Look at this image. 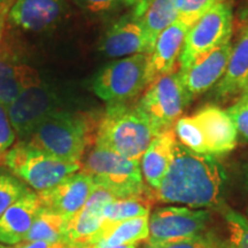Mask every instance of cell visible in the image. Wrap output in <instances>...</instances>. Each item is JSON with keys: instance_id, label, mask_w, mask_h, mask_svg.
<instances>
[{"instance_id": "cell-3", "label": "cell", "mask_w": 248, "mask_h": 248, "mask_svg": "<svg viewBox=\"0 0 248 248\" xmlns=\"http://www.w3.org/2000/svg\"><path fill=\"white\" fill-rule=\"evenodd\" d=\"M155 136L137 102L109 104L98 122L94 146L140 161Z\"/></svg>"}, {"instance_id": "cell-35", "label": "cell", "mask_w": 248, "mask_h": 248, "mask_svg": "<svg viewBox=\"0 0 248 248\" xmlns=\"http://www.w3.org/2000/svg\"><path fill=\"white\" fill-rule=\"evenodd\" d=\"M15 0H11V1L7 2V4L0 7V44H1L2 37H4V32L6 29V23L8 22V14L9 9H11L12 5L14 4Z\"/></svg>"}, {"instance_id": "cell-8", "label": "cell", "mask_w": 248, "mask_h": 248, "mask_svg": "<svg viewBox=\"0 0 248 248\" xmlns=\"http://www.w3.org/2000/svg\"><path fill=\"white\" fill-rule=\"evenodd\" d=\"M233 8L229 1L215 6L188 29L179 57V70L195 59L231 40L233 31Z\"/></svg>"}, {"instance_id": "cell-31", "label": "cell", "mask_w": 248, "mask_h": 248, "mask_svg": "<svg viewBox=\"0 0 248 248\" xmlns=\"http://www.w3.org/2000/svg\"><path fill=\"white\" fill-rule=\"evenodd\" d=\"M140 248H224L223 240L215 232L210 230L200 237L192 239L171 241L163 244H148L147 241Z\"/></svg>"}, {"instance_id": "cell-15", "label": "cell", "mask_w": 248, "mask_h": 248, "mask_svg": "<svg viewBox=\"0 0 248 248\" xmlns=\"http://www.w3.org/2000/svg\"><path fill=\"white\" fill-rule=\"evenodd\" d=\"M193 116L202 130L209 155L219 156L234 150L238 144V132L228 111L215 105H208Z\"/></svg>"}, {"instance_id": "cell-6", "label": "cell", "mask_w": 248, "mask_h": 248, "mask_svg": "<svg viewBox=\"0 0 248 248\" xmlns=\"http://www.w3.org/2000/svg\"><path fill=\"white\" fill-rule=\"evenodd\" d=\"M147 61V54H135L110 62L93 77L92 91L108 105L130 102L146 89Z\"/></svg>"}, {"instance_id": "cell-14", "label": "cell", "mask_w": 248, "mask_h": 248, "mask_svg": "<svg viewBox=\"0 0 248 248\" xmlns=\"http://www.w3.org/2000/svg\"><path fill=\"white\" fill-rule=\"evenodd\" d=\"M66 8V0H15L8 22L21 30L40 32L60 22Z\"/></svg>"}, {"instance_id": "cell-38", "label": "cell", "mask_w": 248, "mask_h": 248, "mask_svg": "<svg viewBox=\"0 0 248 248\" xmlns=\"http://www.w3.org/2000/svg\"><path fill=\"white\" fill-rule=\"evenodd\" d=\"M94 248H137V245H119V246H108L105 243L98 241V243L92 244Z\"/></svg>"}, {"instance_id": "cell-11", "label": "cell", "mask_w": 248, "mask_h": 248, "mask_svg": "<svg viewBox=\"0 0 248 248\" xmlns=\"http://www.w3.org/2000/svg\"><path fill=\"white\" fill-rule=\"evenodd\" d=\"M154 44L140 17L130 13L121 17L105 31L99 49L108 58H125L135 54L150 55Z\"/></svg>"}, {"instance_id": "cell-9", "label": "cell", "mask_w": 248, "mask_h": 248, "mask_svg": "<svg viewBox=\"0 0 248 248\" xmlns=\"http://www.w3.org/2000/svg\"><path fill=\"white\" fill-rule=\"evenodd\" d=\"M212 213L185 206H164L150 214L148 244L192 239L210 231Z\"/></svg>"}, {"instance_id": "cell-7", "label": "cell", "mask_w": 248, "mask_h": 248, "mask_svg": "<svg viewBox=\"0 0 248 248\" xmlns=\"http://www.w3.org/2000/svg\"><path fill=\"white\" fill-rule=\"evenodd\" d=\"M191 100L179 71H172L151 83L137 105L157 135L175 126Z\"/></svg>"}, {"instance_id": "cell-40", "label": "cell", "mask_w": 248, "mask_h": 248, "mask_svg": "<svg viewBox=\"0 0 248 248\" xmlns=\"http://www.w3.org/2000/svg\"><path fill=\"white\" fill-rule=\"evenodd\" d=\"M241 99H244V100L248 101V84L245 86V89L243 90V92H241V95H240Z\"/></svg>"}, {"instance_id": "cell-23", "label": "cell", "mask_w": 248, "mask_h": 248, "mask_svg": "<svg viewBox=\"0 0 248 248\" xmlns=\"http://www.w3.org/2000/svg\"><path fill=\"white\" fill-rule=\"evenodd\" d=\"M69 219L42 207L24 241L67 244V228Z\"/></svg>"}, {"instance_id": "cell-37", "label": "cell", "mask_w": 248, "mask_h": 248, "mask_svg": "<svg viewBox=\"0 0 248 248\" xmlns=\"http://www.w3.org/2000/svg\"><path fill=\"white\" fill-rule=\"evenodd\" d=\"M241 181H243V186L248 193V161H246L241 167Z\"/></svg>"}, {"instance_id": "cell-25", "label": "cell", "mask_w": 248, "mask_h": 248, "mask_svg": "<svg viewBox=\"0 0 248 248\" xmlns=\"http://www.w3.org/2000/svg\"><path fill=\"white\" fill-rule=\"evenodd\" d=\"M154 199L151 195L115 199L105 207L102 217L104 222L115 223L137 217L150 216L151 202Z\"/></svg>"}, {"instance_id": "cell-19", "label": "cell", "mask_w": 248, "mask_h": 248, "mask_svg": "<svg viewBox=\"0 0 248 248\" xmlns=\"http://www.w3.org/2000/svg\"><path fill=\"white\" fill-rule=\"evenodd\" d=\"M40 209L38 193L33 191L12 204L0 217V243L14 246L24 241Z\"/></svg>"}, {"instance_id": "cell-39", "label": "cell", "mask_w": 248, "mask_h": 248, "mask_svg": "<svg viewBox=\"0 0 248 248\" xmlns=\"http://www.w3.org/2000/svg\"><path fill=\"white\" fill-rule=\"evenodd\" d=\"M239 16H240L241 22L245 24L248 22V0H245L243 8H241V11H240Z\"/></svg>"}, {"instance_id": "cell-2", "label": "cell", "mask_w": 248, "mask_h": 248, "mask_svg": "<svg viewBox=\"0 0 248 248\" xmlns=\"http://www.w3.org/2000/svg\"><path fill=\"white\" fill-rule=\"evenodd\" d=\"M97 126L89 114L62 109L43 121L24 141L61 160L82 164L90 145L94 144Z\"/></svg>"}, {"instance_id": "cell-24", "label": "cell", "mask_w": 248, "mask_h": 248, "mask_svg": "<svg viewBox=\"0 0 248 248\" xmlns=\"http://www.w3.org/2000/svg\"><path fill=\"white\" fill-rule=\"evenodd\" d=\"M140 20L155 45L160 33L178 20L177 0H153Z\"/></svg>"}, {"instance_id": "cell-18", "label": "cell", "mask_w": 248, "mask_h": 248, "mask_svg": "<svg viewBox=\"0 0 248 248\" xmlns=\"http://www.w3.org/2000/svg\"><path fill=\"white\" fill-rule=\"evenodd\" d=\"M40 83L35 68L11 52H0V102L6 108L24 91Z\"/></svg>"}, {"instance_id": "cell-1", "label": "cell", "mask_w": 248, "mask_h": 248, "mask_svg": "<svg viewBox=\"0 0 248 248\" xmlns=\"http://www.w3.org/2000/svg\"><path fill=\"white\" fill-rule=\"evenodd\" d=\"M228 176L217 159L186 148L177 140L175 154L154 199L193 209H218L225 206Z\"/></svg>"}, {"instance_id": "cell-41", "label": "cell", "mask_w": 248, "mask_h": 248, "mask_svg": "<svg viewBox=\"0 0 248 248\" xmlns=\"http://www.w3.org/2000/svg\"><path fill=\"white\" fill-rule=\"evenodd\" d=\"M9 1H11V0H0V7H2V6L6 5Z\"/></svg>"}, {"instance_id": "cell-27", "label": "cell", "mask_w": 248, "mask_h": 248, "mask_svg": "<svg viewBox=\"0 0 248 248\" xmlns=\"http://www.w3.org/2000/svg\"><path fill=\"white\" fill-rule=\"evenodd\" d=\"M176 137L182 145L192 152L199 154H208L202 130L194 116H183L173 126Z\"/></svg>"}, {"instance_id": "cell-17", "label": "cell", "mask_w": 248, "mask_h": 248, "mask_svg": "<svg viewBox=\"0 0 248 248\" xmlns=\"http://www.w3.org/2000/svg\"><path fill=\"white\" fill-rule=\"evenodd\" d=\"M190 27L183 21H175L171 26L160 33L152 53L148 55L146 83L147 86L155 79L172 73L179 61L184 40Z\"/></svg>"}, {"instance_id": "cell-36", "label": "cell", "mask_w": 248, "mask_h": 248, "mask_svg": "<svg viewBox=\"0 0 248 248\" xmlns=\"http://www.w3.org/2000/svg\"><path fill=\"white\" fill-rule=\"evenodd\" d=\"M153 0H138V4L135 8L132 9V15L136 17H141L144 15L146 9L150 7V5L152 4Z\"/></svg>"}, {"instance_id": "cell-20", "label": "cell", "mask_w": 248, "mask_h": 248, "mask_svg": "<svg viewBox=\"0 0 248 248\" xmlns=\"http://www.w3.org/2000/svg\"><path fill=\"white\" fill-rule=\"evenodd\" d=\"M175 130L168 129L157 133L151 141L140 160V168L145 184L152 192L160 187L161 182L168 171L175 154Z\"/></svg>"}, {"instance_id": "cell-28", "label": "cell", "mask_w": 248, "mask_h": 248, "mask_svg": "<svg viewBox=\"0 0 248 248\" xmlns=\"http://www.w3.org/2000/svg\"><path fill=\"white\" fill-rule=\"evenodd\" d=\"M30 191L28 185L8 169L0 168V217L12 204Z\"/></svg>"}, {"instance_id": "cell-42", "label": "cell", "mask_w": 248, "mask_h": 248, "mask_svg": "<svg viewBox=\"0 0 248 248\" xmlns=\"http://www.w3.org/2000/svg\"><path fill=\"white\" fill-rule=\"evenodd\" d=\"M75 248H94L92 245H84V246H76Z\"/></svg>"}, {"instance_id": "cell-22", "label": "cell", "mask_w": 248, "mask_h": 248, "mask_svg": "<svg viewBox=\"0 0 248 248\" xmlns=\"http://www.w3.org/2000/svg\"><path fill=\"white\" fill-rule=\"evenodd\" d=\"M150 237V216L137 217L122 222H104L100 231L93 237L90 245L105 243L108 246L138 245L146 243Z\"/></svg>"}, {"instance_id": "cell-21", "label": "cell", "mask_w": 248, "mask_h": 248, "mask_svg": "<svg viewBox=\"0 0 248 248\" xmlns=\"http://www.w3.org/2000/svg\"><path fill=\"white\" fill-rule=\"evenodd\" d=\"M248 84V22L245 24L244 30L238 42L232 48L230 60L225 75L215 86V95L217 99L228 97L243 92Z\"/></svg>"}, {"instance_id": "cell-43", "label": "cell", "mask_w": 248, "mask_h": 248, "mask_svg": "<svg viewBox=\"0 0 248 248\" xmlns=\"http://www.w3.org/2000/svg\"><path fill=\"white\" fill-rule=\"evenodd\" d=\"M0 248H11V247H6V246H4V245L0 244Z\"/></svg>"}, {"instance_id": "cell-30", "label": "cell", "mask_w": 248, "mask_h": 248, "mask_svg": "<svg viewBox=\"0 0 248 248\" xmlns=\"http://www.w3.org/2000/svg\"><path fill=\"white\" fill-rule=\"evenodd\" d=\"M77 7L93 15H107L122 11L124 8H135L138 0H71Z\"/></svg>"}, {"instance_id": "cell-44", "label": "cell", "mask_w": 248, "mask_h": 248, "mask_svg": "<svg viewBox=\"0 0 248 248\" xmlns=\"http://www.w3.org/2000/svg\"><path fill=\"white\" fill-rule=\"evenodd\" d=\"M246 216L248 217V207H247V209H246Z\"/></svg>"}, {"instance_id": "cell-26", "label": "cell", "mask_w": 248, "mask_h": 248, "mask_svg": "<svg viewBox=\"0 0 248 248\" xmlns=\"http://www.w3.org/2000/svg\"><path fill=\"white\" fill-rule=\"evenodd\" d=\"M225 223V238H222L224 248H248V217L228 204L221 209Z\"/></svg>"}, {"instance_id": "cell-4", "label": "cell", "mask_w": 248, "mask_h": 248, "mask_svg": "<svg viewBox=\"0 0 248 248\" xmlns=\"http://www.w3.org/2000/svg\"><path fill=\"white\" fill-rule=\"evenodd\" d=\"M80 170L89 175L95 185L110 192L116 199L153 197V192L144 182L140 161L130 160L111 151L94 146L82 162Z\"/></svg>"}, {"instance_id": "cell-10", "label": "cell", "mask_w": 248, "mask_h": 248, "mask_svg": "<svg viewBox=\"0 0 248 248\" xmlns=\"http://www.w3.org/2000/svg\"><path fill=\"white\" fill-rule=\"evenodd\" d=\"M59 110H62L60 95L43 83L28 89L7 108L9 121L21 141L27 140L43 121Z\"/></svg>"}, {"instance_id": "cell-29", "label": "cell", "mask_w": 248, "mask_h": 248, "mask_svg": "<svg viewBox=\"0 0 248 248\" xmlns=\"http://www.w3.org/2000/svg\"><path fill=\"white\" fill-rule=\"evenodd\" d=\"M229 0H177L178 20L192 27L207 12Z\"/></svg>"}, {"instance_id": "cell-5", "label": "cell", "mask_w": 248, "mask_h": 248, "mask_svg": "<svg viewBox=\"0 0 248 248\" xmlns=\"http://www.w3.org/2000/svg\"><path fill=\"white\" fill-rule=\"evenodd\" d=\"M2 163L37 193L53 187L67 176L82 168V164L61 160L28 141L21 140L9 148Z\"/></svg>"}, {"instance_id": "cell-16", "label": "cell", "mask_w": 248, "mask_h": 248, "mask_svg": "<svg viewBox=\"0 0 248 248\" xmlns=\"http://www.w3.org/2000/svg\"><path fill=\"white\" fill-rule=\"evenodd\" d=\"M113 200H115V197L110 192L95 186L85 206L68 222L67 244L71 246L90 245L104 224L102 213L105 207Z\"/></svg>"}, {"instance_id": "cell-32", "label": "cell", "mask_w": 248, "mask_h": 248, "mask_svg": "<svg viewBox=\"0 0 248 248\" xmlns=\"http://www.w3.org/2000/svg\"><path fill=\"white\" fill-rule=\"evenodd\" d=\"M15 138L16 135L9 121L7 108L0 102V163H2L5 154L14 145Z\"/></svg>"}, {"instance_id": "cell-12", "label": "cell", "mask_w": 248, "mask_h": 248, "mask_svg": "<svg viewBox=\"0 0 248 248\" xmlns=\"http://www.w3.org/2000/svg\"><path fill=\"white\" fill-rule=\"evenodd\" d=\"M232 48L233 44L229 40L219 47L197 58L185 69L179 70L183 85L191 99L218 84L228 69Z\"/></svg>"}, {"instance_id": "cell-13", "label": "cell", "mask_w": 248, "mask_h": 248, "mask_svg": "<svg viewBox=\"0 0 248 248\" xmlns=\"http://www.w3.org/2000/svg\"><path fill=\"white\" fill-rule=\"evenodd\" d=\"M93 179L83 171L71 173L48 190L39 192L43 208L70 218L85 206L94 190Z\"/></svg>"}, {"instance_id": "cell-33", "label": "cell", "mask_w": 248, "mask_h": 248, "mask_svg": "<svg viewBox=\"0 0 248 248\" xmlns=\"http://www.w3.org/2000/svg\"><path fill=\"white\" fill-rule=\"evenodd\" d=\"M226 111L233 121L238 135L248 141V101L239 98Z\"/></svg>"}, {"instance_id": "cell-34", "label": "cell", "mask_w": 248, "mask_h": 248, "mask_svg": "<svg viewBox=\"0 0 248 248\" xmlns=\"http://www.w3.org/2000/svg\"><path fill=\"white\" fill-rule=\"evenodd\" d=\"M76 246L63 243H46V241H22L21 244L15 245L14 248H75Z\"/></svg>"}]
</instances>
